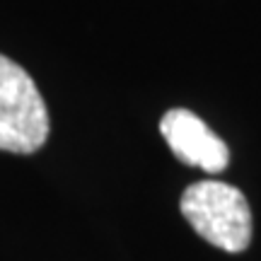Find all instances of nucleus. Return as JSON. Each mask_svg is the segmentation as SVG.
Segmentation results:
<instances>
[{
	"label": "nucleus",
	"instance_id": "1",
	"mask_svg": "<svg viewBox=\"0 0 261 261\" xmlns=\"http://www.w3.org/2000/svg\"><path fill=\"white\" fill-rule=\"evenodd\" d=\"M181 215L205 242L223 252H244L252 242V211L240 189L225 181H196L181 194Z\"/></svg>",
	"mask_w": 261,
	"mask_h": 261
},
{
	"label": "nucleus",
	"instance_id": "2",
	"mask_svg": "<svg viewBox=\"0 0 261 261\" xmlns=\"http://www.w3.org/2000/svg\"><path fill=\"white\" fill-rule=\"evenodd\" d=\"M48 138V112L29 73L0 54V150L29 155Z\"/></svg>",
	"mask_w": 261,
	"mask_h": 261
},
{
	"label": "nucleus",
	"instance_id": "3",
	"mask_svg": "<svg viewBox=\"0 0 261 261\" xmlns=\"http://www.w3.org/2000/svg\"><path fill=\"white\" fill-rule=\"evenodd\" d=\"M160 133L174 158L189 167H201L215 174L230 162V150L223 138L189 109H169L160 121Z\"/></svg>",
	"mask_w": 261,
	"mask_h": 261
}]
</instances>
